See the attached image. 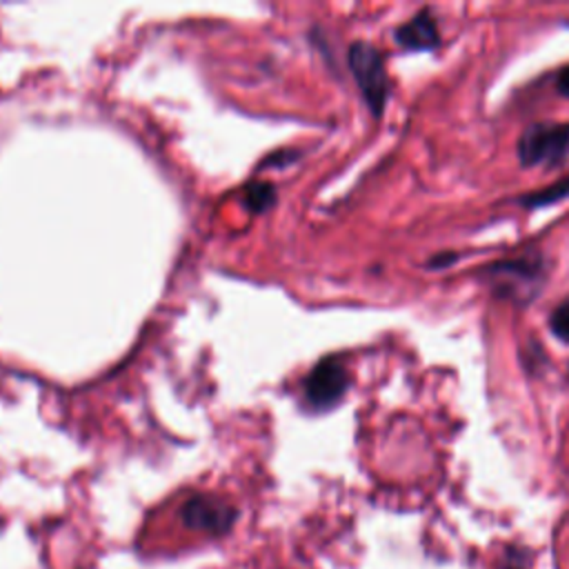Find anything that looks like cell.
Here are the masks:
<instances>
[{"mask_svg": "<svg viewBox=\"0 0 569 569\" xmlns=\"http://www.w3.org/2000/svg\"><path fill=\"white\" fill-rule=\"evenodd\" d=\"M349 389V373L340 358H322L305 378L302 393L309 407L325 411L342 400Z\"/></svg>", "mask_w": 569, "mask_h": 569, "instance_id": "4", "label": "cell"}, {"mask_svg": "<svg viewBox=\"0 0 569 569\" xmlns=\"http://www.w3.org/2000/svg\"><path fill=\"white\" fill-rule=\"evenodd\" d=\"M485 276H487L491 289L500 298L529 300L542 287L545 262L538 253L520 256V258H507V260H498V262L487 264Z\"/></svg>", "mask_w": 569, "mask_h": 569, "instance_id": "1", "label": "cell"}, {"mask_svg": "<svg viewBox=\"0 0 569 569\" xmlns=\"http://www.w3.org/2000/svg\"><path fill=\"white\" fill-rule=\"evenodd\" d=\"M569 156V122H536L518 140V158L525 167L558 164Z\"/></svg>", "mask_w": 569, "mask_h": 569, "instance_id": "3", "label": "cell"}, {"mask_svg": "<svg viewBox=\"0 0 569 569\" xmlns=\"http://www.w3.org/2000/svg\"><path fill=\"white\" fill-rule=\"evenodd\" d=\"M456 258H458L456 253H440V256H436V258L429 262V267H431V269H440L442 264H449V262L456 260Z\"/></svg>", "mask_w": 569, "mask_h": 569, "instance_id": "11", "label": "cell"}, {"mask_svg": "<svg viewBox=\"0 0 569 569\" xmlns=\"http://www.w3.org/2000/svg\"><path fill=\"white\" fill-rule=\"evenodd\" d=\"M273 198H276V193H273V187L269 182H251L247 187V193H244L247 207L251 211H258V213L264 211L267 207H271Z\"/></svg>", "mask_w": 569, "mask_h": 569, "instance_id": "8", "label": "cell"}, {"mask_svg": "<svg viewBox=\"0 0 569 569\" xmlns=\"http://www.w3.org/2000/svg\"><path fill=\"white\" fill-rule=\"evenodd\" d=\"M567 196H569V176L562 178V180H558L556 184H549V187H545V189L529 191V193L520 196L518 202H520L522 207L533 209V207L553 204V202H558V200H562V198H567Z\"/></svg>", "mask_w": 569, "mask_h": 569, "instance_id": "7", "label": "cell"}, {"mask_svg": "<svg viewBox=\"0 0 569 569\" xmlns=\"http://www.w3.org/2000/svg\"><path fill=\"white\" fill-rule=\"evenodd\" d=\"M236 511L220 498L213 496H191L180 505V520L187 529L202 533H220L224 531Z\"/></svg>", "mask_w": 569, "mask_h": 569, "instance_id": "5", "label": "cell"}, {"mask_svg": "<svg viewBox=\"0 0 569 569\" xmlns=\"http://www.w3.org/2000/svg\"><path fill=\"white\" fill-rule=\"evenodd\" d=\"M349 69L373 116H380L389 98V78L380 51L365 40L349 47Z\"/></svg>", "mask_w": 569, "mask_h": 569, "instance_id": "2", "label": "cell"}, {"mask_svg": "<svg viewBox=\"0 0 569 569\" xmlns=\"http://www.w3.org/2000/svg\"><path fill=\"white\" fill-rule=\"evenodd\" d=\"M556 87H558V91H560L562 96L569 98V67L560 71V76H558V80H556Z\"/></svg>", "mask_w": 569, "mask_h": 569, "instance_id": "10", "label": "cell"}, {"mask_svg": "<svg viewBox=\"0 0 569 569\" xmlns=\"http://www.w3.org/2000/svg\"><path fill=\"white\" fill-rule=\"evenodd\" d=\"M549 329L562 342H569V300L558 305L549 316Z\"/></svg>", "mask_w": 569, "mask_h": 569, "instance_id": "9", "label": "cell"}, {"mask_svg": "<svg viewBox=\"0 0 569 569\" xmlns=\"http://www.w3.org/2000/svg\"><path fill=\"white\" fill-rule=\"evenodd\" d=\"M393 38L400 47L409 51H431L440 44V33L429 9L418 11L411 20L400 24L393 31Z\"/></svg>", "mask_w": 569, "mask_h": 569, "instance_id": "6", "label": "cell"}]
</instances>
